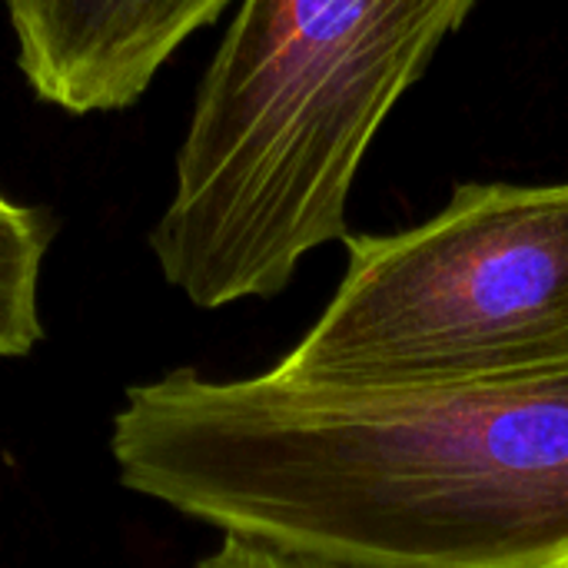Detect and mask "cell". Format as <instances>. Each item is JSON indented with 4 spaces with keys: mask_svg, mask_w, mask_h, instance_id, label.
Masks as SVG:
<instances>
[{
    "mask_svg": "<svg viewBox=\"0 0 568 568\" xmlns=\"http://www.w3.org/2000/svg\"><path fill=\"white\" fill-rule=\"evenodd\" d=\"M126 489L333 568H568V376L333 389L173 369L110 429Z\"/></svg>",
    "mask_w": 568,
    "mask_h": 568,
    "instance_id": "obj_1",
    "label": "cell"
},
{
    "mask_svg": "<svg viewBox=\"0 0 568 568\" xmlns=\"http://www.w3.org/2000/svg\"><path fill=\"white\" fill-rule=\"evenodd\" d=\"M476 0H240L196 93L150 250L190 303L286 290L346 240L363 156Z\"/></svg>",
    "mask_w": 568,
    "mask_h": 568,
    "instance_id": "obj_2",
    "label": "cell"
},
{
    "mask_svg": "<svg viewBox=\"0 0 568 568\" xmlns=\"http://www.w3.org/2000/svg\"><path fill=\"white\" fill-rule=\"evenodd\" d=\"M343 243V283L276 379L436 389L568 376V183H463L433 220Z\"/></svg>",
    "mask_w": 568,
    "mask_h": 568,
    "instance_id": "obj_3",
    "label": "cell"
},
{
    "mask_svg": "<svg viewBox=\"0 0 568 568\" xmlns=\"http://www.w3.org/2000/svg\"><path fill=\"white\" fill-rule=\"evenodd\" d=\"M17 67L63 113L136 103L173 50L230 0H3Z\"/></svg>",
    "mask_w": 568,
    "mask_h": 568,
    "instance_id": "obj_4",
    "label": "cell"
},
{
    "mask_svg": "<svg viewBox=\"0 0 568 568\" xmlns=\"http://www.w3.org/2000/svg\"><path fill=\"white\" fill-rule=\"evenodd\" d=\"M50 220L0 193V359L27 356L40 336V270L50 250Z\"/></svg>",
    "mask_w": 568,
    "mask_h": 568,
    "instance_id": "obj_5",
    "label": "cell"
},
{
    "mask_svg": "<svg viewBox=\"0 0 568 568\" xmlns=\"http://www.w3.org/2000/svg\"><path fill=\"white\" fill-rule=\"evenodd\" d=\"M196 568H333L323 562H310L300 556H286L256 542H243L233 536H223V546L210 556H203Z\"/></svg>",
    "mask_w": 568,
    "mask_h": 568,
    "instance_id": "obj_6",
    "label": "cell"
}]
</instances>
